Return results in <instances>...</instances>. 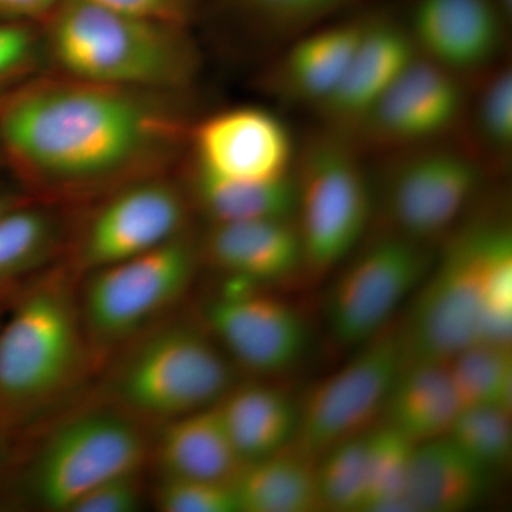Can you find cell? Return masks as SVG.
<instances>
[{
  "mask_svg": "<svg viewBox=\"0 0 512 512\" xmlns=\"http://www.w3.org/2000/svg\"><path fill=\"white\" fill-rule=\"evenodd\" d=\"M217 409L244 464L286 450L295 441L299 403L272 384L238 382Z\"/></svg>",
  "mask_w": 512,
  "mask_h": 512,
  "instance_id": "7402d4cb",
  "label": "cell"
},
{
  "mask_svg": "<svg viewBox=\"0 0 512 512\" xmlns=\"http://www.w3.org/2000/svg\"><path fill=\"white\" fill-rule=\"evenodd\" d=\"M64 0H0V22L42 25Z\"/></svg>",
  "mask_w": 512,
  "mask_h": 512,
  "instance_id": "8d00e7d4",
  "label": "cell"
},
{
  "mask_svg": "<svg viewBox=\"0 0 512 512\" xmlns=\"http://www.w3.org/2000/svg\"><path fill=\"white\" fill-rule=\"evenodd\" d=\"M484 184V161L443 141L399 150L383 180L390 231L429 245L460 225Z\"/></svg>",
  "mask_w": 512,
  "mask_h": 512,
  "instance_id": "30bf717a",
  "label": "cell"
},
{
  "mask_svg": "<svg viewBox=\"0 0 512 512\" xmlns=\"http://www.w3.org/2000/svg\"><path fill=\"white\" fill-rule=\"evenodd\" d=\"M402 367L399 326L390 323L309 390L299 403L292 446L316 461L329 448L375 427Z\"/></svg>",
  "mask_w": 512,
  "mask_h": 512,
  "instance_id": "8fae6325",
  "label": "cell"
},
{
  "mask_svg": "<svg viewBox=\"0 0 512 512\" xmlns=\"http://www.w3.org/2000/svg\"><path fill=\"white\" fill-rule=\"evenodd\" d=\"M150 456L151 429L101 399L47 431L30 458L25 487L40 507L70 512L107 478L146 470Z\"/></svg>",
  "mask_w": 512,
  "mask_h": 512,
  "instance_id": "52a82bcc",
  "label": "cell"
},
{
  "mask_svg": "<svg viewBox=\"0 0 512 512\" xmlns=\"http://www.w3.org/2000/svg\"><path fill=\"white\" fill-rule=\"evenodd\" d=\"M96 372L79 276L53 265L22 286L0 328V433L36 423Z\"/></svg>",
  "mask_w": 512,
  "mask_h": 512,
  "instance_id": "7a4b0ae2",
  "label": "cell"
},
{
  "mask_svg": "<svg viewBox=\"0 0 512 512\" xmlns=\"http://www.w3.org/2000/svg\"><path fill=\"white\" fill-rule=\"evenodd\" d=\"M153 498L164 512H238L232 481L158 476Z\"/></svg>",
  "mask_w": 512,
  "mask_h": 512,
  "instance_id": "1f68e13d",
  "label": "cell"
},
{
  "mask_svg": "<svg viewBox=\"0 0 512 512\" xmlns=\"http://www.w3.org/2000/svg\"><path fill=\"white\" fill-rule=\"evenodd\" d=\"M192 174L227 181L289 177L296 153L291 131L272 111L239 106L218 111L192 128Z\"/></svg>",
  "mask_w": 512,
  "mask_h": 512,
  "instance_id": "5bb4252c",
  "label": "cell"
},
{
  "mask_svg": "<svg viewBox=\"0 0 512 512\" xmlns=\"http://www.w3.org/2000/svg\"><path fill=\"white\" fill-rule=\"evenodd\" d=\"M2 436H3V434H2V433H0V439H2Z\"/></svg>",
  "mask_w": 512,
  "mask_h": 512,
  "instance_id": "60d3db41",
  "label": "cell"
},
{
  "mask_svg": "<svg viewBox=\"0 0 512 512\" xmlns=\"http://www.w3.org/2000/svg\"><path fill=\"white\" fill-rule=\"evenodd\" d=\"M43 25L46 55L73 79L174 94L197 73V50L180 23L64 0Z\"/></svg>",
  "mask_w": 512,
  "mask_h": 512,
  "instance_id": "3957f363",
  "label": "cell"
},
{
  "mask_svg": "<svg viewBox=\"0 0 512 512\" xmlns=\"http://www.w3.org/2000/svg\"><path fill=\"white\" fill-rule=\"evenodd\" d=\"M416 56L406 26L387 19L366 20L339 86L319 107L333 130L359 127Z\"/></svg>",
  "mask_w": 512,
  "mask_h": 512,
  "instance_id": "ac0fdd59",
  "label": "cell"
},
{
  "mask_svg": "<svg viewBox=\"0 0 512 512\" xmlns=\"http://www.w3.org/2000/svg\"><path fill=\"white\" fill-rule=\"evenodd\" d=\"M154 433L150 461L158 476L232 481L244 466L217 404L167 421Z\"/></svg>",
  "mask_w": 512,
  "mask_h": 512,
  "instance_id": "d6986e66",
  "label": "cell"
},
{
  "mask_svg": "<svg viewBox=\"0 0 512 512\" xmlns=\"http://www.w3.org/2000/svg\"><path fill=\"white\" fill-rule=\"evenodd\" d=\"M45 56L36 25L0 22V97L35 77Z\"/></svg>",
  "mask_w": 512,
  "mask_h": 512,
  "instance_id": "d6a6232c",
  "label": "cell"
},
{
  "mask_svg": "<svg viewBox=\"0 0 512 512\" xmlns=\"http://www.w3.org/2000/svg\"><path fill=\"white\" fill-rule=\"evenodd\" d=\"M28 200H33V198L29 197L19 184L13 185L8 181L0 180V215Z\"/></svg>",
  "mask_w": 512,
  "mask_h": 512,
  "instance_id": "74e56055",
  "label": "cell"
},
{
  "mask_svg": "<svg viewBox=\"0 0 512 512\" xmlns=\"http://www.w3.org/2000/svg\"><path fill=\"white\" fill-rule=\"evenodd\" d=\"M198 247L201 264L222 279L262 288L286 281L305 268L293 218L210 222Z\"/></svg>",
  "mask_w": 512,
  "mask_h": 512,
  "instance_id": "e0dca14e",
  "label": "cell"
},
{
  "mask_svg": "<svg viewBox=\"0 0 512 512\" xmlns=\"http://www.w3.org/2000/svg\"><path fill=\"white\" fill-rule=\"evenodd\" d=\"M414 444L387 427L366 433V491L363 511L410 512L406 481Z\"/></svg>",
  "mask_w": 512,
  "mask_h": 512,
  "instance_id": "83f0119b",
  "label": "cell"
},
{
  "mask_svg": "<svg viewBox=\"0 0 512 512\" xmlns=\"http://www.w3.org/2000/svg\"><path fill=\"white\" fill-rule=\"evenodd\" d=\"M101 373V399L151 430L215 406L241 377L200 318L177 311L127 343Z\"/></svg>",
  "mask_w": 512,
  "mask_h": 512,
  "instance_id": "277c9868",
  "label": "cell"
},
{
  "mask_svg": "<svg viewBox=\"0 0 512 512\" xmlns=\"http://www.w3.org/2000/svg\"><path fill=\"white\" fill-rule=\"evenodd\" d=\"M429 245L387 231L343 262L326 293L323 316L335 342L360 346L392 323L433 265Z\"/></svg>",
  "mask_w": 512,
  "mask_h": 512,
  "instance_id": "9c48e42d",
  "label": "cell"
},
{
  "mask_svg": "<svg viewBox=\"0 0 512 512\" xmlns=\"http://www.w3.org/2000/svg\"><path fill=\"white\" fill-rule=\"evenodd\" d=\"M256 25L272 32H295L315 25L353 0H235Z\"/></svg>",
  "mask_w": 512,
  "mask_h": 512,
  "instance_id": "836d02e7",
  "label": "cell"
},
{
  "mask_svg": "<svg viewBox=\"0 0 512 512\" xmlns=\"http://www.w3.org/2000/svg\"><path fill=\"white\" fill-rule=\"evenodd\" d=\"M238 512H312L320 507L315 461L292 446L245 463L232 480Z\"/></svg>",
  "mask_w": 512,
  "mask_h": 512,
  "instance_id": "d4e9b609",
  "label": "cell"
},
{
  "mask_svg": "<svg viewBox=\"0 0 512 512\" xmlns=\"http://www.w3.org/2000/svg\"><path fill=\"white\" fill-rule=\"evenodd\" d=\"M366 433L336 444L315 461L316 487L322 510L363 512Z\"/></svg>",
  "mask_w": 512,
  "mask_h": 512,
  "instance_id": "f1b7e54d",
  "label": "cell"
},
{
  "mask_svg": "<svg viewBox=\"0 0 512 512\" xmlns=\"http://www.w3.org/2000/svg\"><path fill=\"white\" fill-rule=\"evenodd\" d=\"M447 437L468 457L495 474L511 461V409L464 407L458 412Z\"/></svg>",
  "mask_w": 512,
  "mask_h": 512,
  "instance_id": "4dcf8cb0",
  "label": "cell"
},
{
  "mask_svg": "<svg viewBox=\"0 0 512 512\" xmlns=\"http://www.w3.org/2000/svg\"><path fill=\"white\" fill-rule=\"evenodd\" d=\"M500 3L501 8H503L505 15L510 18L512 12V0H497Z\"/></svg>",
  "mask_w": 512,
  "mask_h": 512,
  "instance_id": "f35d334b",
  "label": "cell"
},
{
  "mask_svg": "<svg viewBox=\"0 0 512 512\" xmlns=\"http://www.w3.org/2000/svg\"><path fill=\"white\" fill-rule=\"evenodd\" d=\"M144 494V470L128 471L87 491L70 512H133L143 504Z\"/></svg>",
  "mask_w": 512,
  "mask_h": 512,
  "instance_id": "e575fe53",
  "label": "cell"
},
{
  "mask_svg": "<svg viewBox=\"0 0 512 512\" xmlns=\"http://www.w3.org/2000/svg\"><path fill=\"white\" fill-rule=\"evenodd\" d=\"M494 476L447 436L417 444L407 473V505L412 512L471 510L491 493Z\"/></svg>",
  "mask_w": 512,
  "mask_h": 512,
  "instance_id": "ffe728a7",
  "label": "cell"
},
{
  "mask_svg": "<svg viewBox=\"0 0 512 512\" xmlns=\"http://www.w3.org/2000/svg\"><path fill=\"white\" fill-rule=\"evenodd\" d=\"M192 195L210 222L295 217V174L274 181L215 180L192 174Z\"/></svg>",
  "mask_w": 512,
  "mask_h": 512,
  "instance_id": "484cf974",
  "label": "cell"
},
{
  "mask_svg": "<svg viewBox=\"0 0 512 512\" xmlns=\"http://www.w3.org/2000/svg\"><path fill=\"white\" fill-rule=\"evenodd\" d=\"M59 207L28 200L0 215V291L26 282L56 265L67 245Z\"/></svg>",
  "mask_w": 512,
  "mask_h": 512,
  "instance_id": "cb8c5ba5",
  "label": "cell"
},
{
  "mask_svg": "<svg viewBox=\"0 0 512 512\" xmlns=\"http://www.w3.org/2000/svg\"><path fill=\"white\" fill-rule=\"evenodd\" d=\"M484 73L476 96L468 99L467 113L473 116L481 153L505 160L512 146V72L507 66H493Z\"/></svg>",
  "mask_w": 512,
  "mask_h": 512,
  "instance_id": "f546056e",
  "label": "cell"
},
{
  "mask_svg": "<svg viewBox=\"0 0 512 512\" xmlns=\"http://www.w3.org/2000/svg\"><path fill=\"white\" fill-rule=\"evenodd\" d=\"M170 94L32 77L0 97L3 165L26 194L56 205L163 174L187 131Z\"/></svg>",
  "mask_w": 512,
  "mask_h": 512,
  "instance_id": "6da1fadb",
  "label": "cell"
},
{
  "mask_svg": "<svg viewBox=\"0 0 512 512\" xmlns=\"http://www.w3.org/2000/svg\"><path fill=\"white\" fill-rule=\"evenodd\" d=\"M103 8L119 10L130 15L165 20V22L185 25L190 0H84Z\"/></svg>",
  "mask_w": 512,
  "mask_h": 512,
  "instance_id": "d590c367",
  "label": "cell"
},
{
  "mask_svg": "<svg viewBox=\"0 0 512 512\" xmlns=\"http://www.w3.org/2000/svg\"><path fill=\"white\" fill-rule=\"evenodd\" d=\"M460 409L447 363H406L394 380L382 419L417 446L446 437Z\"/></svg>",
  "mask_w": 512,
  "mask_h": 512,
  "instance_id": "603a6c76",
  "label": "cell"
},
{
  "mask_svg": "<svg viewBox=\"0 0 512 512\" xmlns=\"http://www.w3.org/2000/svg\"><path fill=\"white\" fill-rule=\"evenodd\" d=\"M188 214L185 192L161 174L121 185L100 198L67 264L80 278L144 254L187 232Z\"/></svg>",
  "mask_w": 512,
  "mask_h": 512,
  "instance_id": "4fadbf2b",
  "label": "cell"
},
{
  "mask_svg": "<svg viewBox=\"0 0 512 512\" xmlns=\"http://www.w3.org/2000/svg\"><path fill=\"white\" fill-rule=\"evenodd\" d=\"M295 221L303 264L312 274L342 265L362 244L375 190L365 164L345 133L328 131L309 141L295 161Z\"/></svg>",
  "mask_w": 512,
  "mask_h": 512,
  "instance_id": "ba28073f",
  "label": "cell"
},
{
  "mask_svg": "<svg viewBox=\"0 0 512 512\" xmlns=\"http://www.w3.org/2000/svg\"><path fill=\"white\" fill-rule=\"evenodd\" d=\"M365 23L348 20L299 37L276 64L272 73L275 89L286 99L322 107L348 69Z\"/></svg>",
  "mask_w": 512,
  "mask_h": 512,
  "instance_id": "44dd1931",
  "label": "cell"
},
{
  "mask_svg": "<svg viewBox=\"0 0 512 512\" xmlns=\"http://www.w3.org/2000/svg\"><path fill=\"white\" fill-rule=\"evenodd\" d=\"M198 318L238 372L255 379L288 373L308 350L301 312L262 286L222 279L202 302Z\"/></svg>",
  "mask_w": 512,
  "mask_h": 512,
  "instance_id": "7c38bea8",
  "label": "cell"
},
{
  "mask_svg": "<svg viewBox=\"0 0 512 512\" xmlns=\"http://www.w3.org/2000/svg\"><path fill=\"white\" fill-rule=\"evenodd\" d=\"M468 99L463 77L417 53L357 130L394 151L439 143L466 120Z\"/></svg>",
  "mask_w": 512,
  "mask_h": 512,
  "instance_id": "9a60e30c",
  "label": "cell"
},
{
  "mask_svg": "<svg viewBox=\"0 0 512 512\" xmlns=\"http://www.w3.org/2000/svg\"><path fill=\"white\" fill-rule=\"evenodd\" d=\"M512 242L507 222L494 218L458 225L414 295L399 326L403 365L447 363L460 350L480 342L485 289L495 255Z\"/></svg>",
  "mask_w": 512,
  "mask_h": 512,
  "instance_id": "5b68a950",
  "label": "cell"
},
{
  "mask_svg": "<svg viewBox=\"0 0 512 512\" xmlns=\"http://www.w3.org/2000/svg\"><path fill=\"white\" fill-rule=\"evenodd\" d=\"M447 366L461 409H512L511 343H473L451 357Z\"/></svg>",
  "mask_w": 512,
  "mask_h": 512,
  "instance_id": "4316f807",
  "label": "cell"
},
{
  "mask_svg": "<svg viewBox=\"0 0 512 512\" xmlns=\"http://www.w3.org/2000/svg\"><path fill=\"white\" fill-rule=\"evenodd\" d=\"M201 265L184 232L160 247L79 278V305L96 372L151 326L177 311Z\"/></svg>",
  "mask_w": 512,
  "mask_h": 512,
  "instance_id": "8992f818",
  "label": "cell"
},
{
  "mask_svg": "<svg viewBox=\"0 0 512 512\" xmlns=\"http://www.w3.org/2000/svg\"><path fill=\"white\" fill-rule=\"evenodd\" d=\"M505 26L497 0H416L406 29L421 57L464 79L494 66Z\"/></svg>",
  "mask_w": 512,
  "mask_h": 512,
  "instance_id": "2e32d148",
  "label": "cell"
},
{
  "mask_svg": "<svg viewBox=\"0 0 512 512\" xmlns=\"http://www.w3.org/2000/svg\"><path fill=\"white\" fill-rule=\"evenodd\" d=\"M3 165L2 150H0V167Z\"/></svg>",
  "mask_w": 512,
  "mask_h": 512,
  "instance_id": "ab89813d",
  "label": "cell"
}]
</instances>
